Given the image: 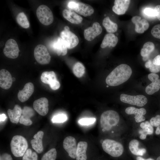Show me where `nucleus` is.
<instances>
[{"label":"nucleus","instance_id":"obj_47","mask_svg":"<svg viewBox=\"0 0 160 160\" xmlns=\"http://www.w3.org/2000/svg\"><path fill=\"white\" fill-rule=\"evenodd\" d=\"M137 160H154L152 158H148L147 159H145L140 156L137 157Z\"/></svg>","mask_w":160,"mask_h":160},{"label":"nucleus","instance_id":"obj_3","mask_svg":"<svg viewBox=\"0 0 160 160\" xmlns=\"http://www.w3.org/2000/svg\"><path fill=\"white\" fill-rule=\"evenodd\" d=\"M10 148L11 152L14 156H23L28 148L27 141L25 137L21 135H15L11 141Z\"/></svg>","mask_w":160,"mask_h":160},{"label":"nucleus","instance_id":"obj_36","mask_svg":"<svg viewBox=\"0 0 160 160\" xmlns=\"http://www.w3.org/2000/svg\"><path fill=\"white\" fill-rule=\"evenodd\" d=\"M67 119V116L65 114H61L54 116L52 121L53 123H62L65 121Z\"/></svg>","mask_w":160,"mask_h":160},{"label":"nucleus","instance_id":"obj_20","mask_svg":"<svg viewBox=\"0 0 160 160\" xmlns=\"http://www.w3.org/2000/svg\"><path fill=\"white\" fill-rule=\"evenodd\" d=\"M130 1V0H115L113 11L118 15L124 14L129 7Z\"/></svg>","mask_w":160,"mask_h":160},{"label":"nucleus","instance_id":"obj_43","mask_svg":"<svg viewBox=\"0 0 160 160\" xmlns=\"http://www.w3.org/2000/svg\"><path fill=\"white\" fill-rule=\"evenodd\" d=\"M152 62L155 65H160V55H158L154 57Z\"/></svg>","mask_w":160,"mask_h":160},{"label":"nucleus","instance_id":"obj_38","mask_svg":"<svg viewBox=\"0 0 160 160\" xmlns=\"http://www.w3.org/2000/svg\"><path fill=\"white\" fill-rule=\"evenodd\" d=\"M95 121V118H83L80 119L79 123L81 125H87L93 124Z\"/></svg>","mask_w":160,"mask_h":160},{"label":"nucleus","instance_id":"obj_18","mask_svg":"<svg viewBox=\"0 0 160 160\" xmlns=\"http://www.w3.org/2000/svg\"><path fill=\"white\" fill-rule=\"evenodd\" d=\"M51 47L58 56H64L67 53V47L63 40L60 37L57 38L51 43Z\"/></svg>","mask_w":160,"mask_h":160},{"label":"nucleus","instance_id":"obj_50","mask_svg":"<svg viewBox=\"0 0 160 160\" xmlns=\"http://www.w3.org/2000/svg\"><path fill=\"white\" fill-rule=\"evenodd\" d=\"M64 30H70V28L68 26H65L64 27Z\"/></svg>","mask_w":160,"mask_h":160},{"label":"nucleus","instance_id":"obj_52","mask_svg":"<svg viewBox=\"0 0 160 160\" xmlns=\"http://www.w3.org/2000/svg\"><path fill=\"white\" fill-rule=\"evenodd\" d=\"M156 160H160V156L157 158Z\"/></svg>","mask_w":160,"mask_h":160},{"label":"nucleus","instance_id":"obj_4","mask_svg":"<svg viewBox=\"0 0 160 160\" xmlns=\"http://www.w3.org/2000/svg\"><path fill=\"white\" fill-rule=\"evenodd\" d=\"M102 146L105 152L113 157L121 156L124 152V147L122 144L111 139H105L102 143Z\"/></svg>","mask_w":160,"mask_h":160},{"label":"nucleus","instance_id":"obj_13","mask_svg":"<svg viewBox=\"0 0 160 160\" xmlns=\"http://www.w3.org/2000/svg\"><path fill=\"white\" fill-rule=\"evenodd\" d=\"M102 31V28L99 23L97 22H95L92 27H89L84 30V37L87 41H91L100 34Z\"/></svg>","mask_w":160,"mask_h":160},{"label":"nucleus","instance_id":"obj_9","mask_svg":"<svg viewBox=\"0 0 160 160\" xmlns=\"http://www.w3.org/2000/svg\"><path fill=\"white\" fill-rule=\"evenodd\" d=\"M41 79L43 83L49 84L51 88L53 90L58 89L60 87V83L53 71L43 72L41 75Z\"/></svg>","mask_w":160,"mask_h":160},{"label":"nucleus","instance_id":"obj_14","mask_svg":"<svg viewBox=\"0 0 160 160\" xmlns=\"http://www.w3.org/2000/svg\"><path fill=\"white\" fill-rule=\"evenodd\" d=\"M148 78L152 83L146 87L145 91L148 94L151 95L158 91L160 89V79H159L158 75L155 73L149 74Z\"/></svg>","mask_w":160,"mask_h":160},{"label":"nucleus","instance_id":"obj_10","mask_svg":"<svg viewBox=\"0 0 160 160\" xmlns=\"http://www.w3.org/2000/svg\"><path fill=\"white\" fill-rule=\"evenodd\" d=\"M19 49L16 41L13 39H10L6 42L3 49V53L7 57L15 59L19 55Z\"/></svg>","mask_w":160,"mask_h":160},{"label":"nucleus","instance_id":"obj_45","mask_svg":"<svg viewBox=\"0 0 160 160\" xmlns=\"http://www.w3.org/2000/svg\"><path fill=\"white\" fill-rule=\"evenodd\" d=\"M152 61L150 60H149L145 64V66L147 68H149L150 67Z\"/></svg>","mask_w":160,"mask_h":160},{"label":"nucleus","instance_id":"obj_2","mask_svg":"<svg viewBox=\"0 0 160 160\" xmlns=\"http://www.w3.org/2000/svg\"><path fill=\"white\" fill-rule=\"evenodd\" d=\"M120 117L116 111L109 110L104 112L101 115L100 123L103 131H108L118 123Z\"/></svg>","mask_w":160,"mask_h":160},{"label":"nucleus","instance_id":"obj_42","mask_svg":"<svg viewBox=\"0 0 160 160\" xmlns=\"http://www.w3.org/2000/svg\"><path fill=\"white\" fill-rule=\"evenodd\" d=\"M0 160H13L11 155L7 153L0 155Z\"/></svg>","mask_w":160,"mask_h":160},{"label":"nucleus","instance_id":"obj_46","mask_svg":"<svg viewBox=\"0 0 160 160\" xmlns=\"http://www.w3.org/2000/svg\"><path fill=\"white\" fill-rule=\"evenodd\" d=\"M0 117L1 122L4 121L7 118L6 115L4 113L1 114Z\"/></svg>","mask_w":160,"mask_h":160},{"label":"nucleus","instance_id":"obj_44","mask_svg":"<svg viewBox=\"0 0 160 160\" xmlns=\"http://www.w3.org/2000/svg\"><path fill=\"white\" fill-rule=\"evenodd\" d=\"M154 9L156 11L157 13V18L160 21V5L156 6Z\"/></svg>","mask_w":160,"mask_h":160},{"label":"nucleus","instance_id":"obj_11","mask_svg":"<svg viewBox=\"0 0 160 160\" xmlns=\"http://www.w3.org/2000/svg\"><path fill=\"white\" fill-rule=\"evenodd\" d=\"M63 146L70 157L73 159L76 158L77 145L76 140L73 137H66L63 140Z\"/></svg>","mask_w":160,"mask_h":160},{"label":"nucleus","instance_id":"obj_23","mask_svg":"<svg viewBox=\"0 0 160 160\" xmlns=\"http://www.w3.org/2000/svg\"><path fill=\"white\" fill-rule=\"evenodd\" d=\"M125 111L129 115L134 114L135 120L136 122H140L145 120L143 115L146 113V111L144 108L138 109L133 107H129L126 109Z\"/></svg>","mask_w":160,"mask_h":160},{"label":"nucleus","instance_id":"obj_51","mask_svg":"<svg viewBox=\"0 0 160 160\" xmlns=\"http://www.w3.org/2000/svg\"><path fill=\"white\" fill-rule=\"evenodd\" d=\"M15 78L14 77L12 78V80L13 81H15Z\"/></svg>","mask_w":160,"mask_h":160},{"label":"nucleus","instance_id":"obj_35","mask_svg":"<svg viewBox=\"0 0 160 160\" xmlns=\"http://www.w3.org/2000/svg\"><path fill=\"white\" fill-rule=\"evenodd\" d=\"M22 160H38V155L35 152L28 149L23 156Z\"/></svg>","mask_w":160,"mask_h":160},{"label":"nucleus","instance_id":"obj_39","mask_svg":"<svg viewBox=\"0 0 160 160\" xmlns=\"http://www.w3.org/2000/svg\"><path fill=\"white\" fill-rule=\"evenodd\" d=\"M143 12L145 15L149 17H155L157 15L155 9L150 8H145L144 9Z\"/></svg>","mask_w":160,"mask_h":160},{"label":"nucleus","instance_id":"obj_25","mask_svg":"<svg viewBox=\"0 0 160 160\" xmlns=\"http://www.w3.org/2000/svg\"><path fill=\"white\" fill-rule=\"evenodd\" d=\"M7 113L10 121L13 123L17 124L19 122L22 113V109L19 105L16 104L13 110H8Z\"/></svg>","mask_w":160,"mask_h":160},{"label":"nucleus","instance_id":"obj_29","mask_svg":"<svg viewBox=\"0 0 160 160\" xmlns=\"http://www.w3.org/2000/svg\"><path fill=\"white\" fill-rule=\"evenodd\" d=\"M140 127L143 129L139 131V133L141 134L140 136V139L145 140L147 135H151L153 133V128L149 121H147L142 122L140 124Z\"/></svg>","mask_w":160,"mask_h":160},{"label":"nucleus","instance_id":"obj_17","mask_svg":"<svg viewBox=\"0 0 160 160\" xmlns=\"http://www.w3.org/2000/svg\"><path fill=\"white\" fill-rule=\"evenodd\" d=\"M34 91V86L33 84L31 82L25 84L23 89L19 90L17 94L19 100L22 102L27 100L33 94Z\"/></svg>","mask_w":160,"mask_h":160},{"label":"nucleus","instance_id":"obj_16","mask_svg":"<svg viewBox=\"0 0 160 160\" xmlns=\"http://www.w3.org/2000/svg\"><path fill=\"white\" fill-rule=\"evenodd\" d=\"M131 21L135 25V31L139 33H143L149 27V24L147 20L145 19H141V17L139 16L133 17Z\"/></svg>","mask_w":160,"mask_h":160},{"label":"nucleus","instance_id":"obj_6","mask_svg":"<svg viewBox=\"0 0 160 160\" xmlns=\"http://www.w3.org/2000/svg\"><path fill=\"white\" fill-rule=\"evenodd\" d=\"M34 55L36 61L40 64H48L50 61L51 56L47 48L43 45L39 44L35 47Z\"/></svg>","mask_w":160,"mask_h":160},{"label":"nucleus","instance_id":"obj_37","mask_svg":"<svg viewBox=\"0 0 160 160\" xmlns=\"http://www.w3.org/2000/svg\"><path fill=\"white\" fill-rule=\"evenodd\" d=\"M151 33L154 37L160 39V24L154 26L151 29Z\"/></svg>","mask_w":160,"mask_h":160},{"label":"nucleus","instance_id":"obj_8","mask_svg":"<svg viewBox=\"0 0 160 160\" xmlns=\"http://www.w3.org/2000/svg\"><path fill=\"white\" fill-rule=\"evenodd\" d=\"M60 36L68 49L74 48L79 43L78 37L70 30L63 31L60 33Z\"/></svg>","mask_w":160,"mask_h":160},{"label":"nucleus","instance_id":"obj_27","mask_svg":"<svg viewBox=\"0 0 160 160\" xmlns=\"http://www.w3.org/2000/svg\"><path fill=\"white\" fill-rule=\"evenodd\" d=\"M87 147L88 144L85 141H81L78 143L76 152V160H87Z\"/></svg>","mask_w":160,"mask_h":160},{"label":"nucleus","instance_id":"obj_5","mask_svg":"<svg viewBox=\"0 0 160 160\" xmlns=\"http://www.w3.org/2000/svg\"><path fill=\"white\" fill-rule=\"evenodd\" d=\"M37 17L39 21L45 25H49L53 21L54 17L52 12L47 6H39L36 10Z\"/></svg>","mask_w":160,"mask_h":160},{"label":"nucleus","instance_id":"obj_28","mask_svg":"<svg viewBox=\"0 0 160 160\" xmlns=\"http://www.w3.org/2000/svg\"><path fill=\"white\" fill-rule=\"evenodd\" d=\"M139 141L136 139L131 140L129 143V148L131 152L133 154L142 156L144 154L146 150L144 148H140Z\"/></svg>","mask_w":160,"mask_h":160},{"label":"nucleus","instance_id":"obj_48","mask_svg":"<svg viewBox=\"0 0 160 160\" xmlns=\"http://www.w3.org/2000/svg\"><path fill=\"white\" fill-rule=\"evenodd\" d=\"M155 133L157 135L160 134V125L157 127Z\"/></svg>","mask_w":160,"mask_h":160},{"label":"nucleus","instance_id":"obj_33","mask_svg":"<svg viewBox=\"0 0 160 160\" xmlns=\"http://www.w3.org/2000/svg\"><path fill=\"white\" fill-rule=\"evenodd\" d=\"M85 68L84 65L81 63H76L73 67V72L74 74L78 78L82 77L85 72Z\"/></svg>","mask_w":160,"mask_h":160},{"label":"nucleus","instance_id":"obj_30","mask_svg":"<svg viewBox=\"0 0 160 160\" xmlns=\"http://www.w3.org/2000/svg\"><path fill=\"white\" fill-rule=\"evenodd\" d=\"M102 24L107 32L109 33H114L117 30V24L112 21L108 16L103 19Z\"/></svg>","mask_w":160,"mask_h":160},{"label":"nucleus","instance_id":"obj_22","mask_svg":"<svg viewBox=\"0 0 160 160\" xmlns=\"http://www.w3.org/2000/svg\"><path fill=\"white\" fill-rule=\"evenodd\" d=\"M44 134L43 131H39L34 135V139L32 140L31 141L33 148L39 153H41L44 150L42 141Z\"/></svg>","mask_w":160,"mask_h":160},{"label":"nucleus","instance_id":"obj_21","mask_svg":"<svg viewBox=\"0 0 160 160\" xmlns=\"http://www.w3.org/2000/svg\"><path fill=\"white\" fill-rule=\"evenodd\" d=\"M12 78L10 73L5 69L0 71V86L5 89H9L12 83Z\"/></svg>","mask_w":160,"mask_h":160},{"label":"nucleus","instance_id":"obj_32","mask_svg":"<svg viewBox=\"0 0 160 160\" xmlns=\"http://www.w3.org/2000/svg\"><path fill=\"white\" fill-rule=\"evenodd\" d=\"M18 24L22 27L27 28L30 27V23L26 15L23 12L19 13L16 17Z\"/></svg>","mask_w":160,"mask_h":160},{"label":"nucleus","instance_id":"obj_41","mask_svg":"<svg viewBox=\"0 0 160 160\" xmlns=\"http://www.w3.org/2000/svg\"><path fill=\"white\" fill-rule=\"evenodd\" d=\"M150 71L153 73H156L160 71V65H156L152 63L149 68Z\"/></svg>","mask_w":160,"mask_h":160},{"label":"nucleus","instance_id":"obj_53","mask_svg":"<svg viewBox=\"0 0 160 160\" xmlns=\"http://www.w3.org/2000/svg\"><path fill=\"white\" fill-rule=\"evenodd\" d=\"M108 87V85H107V87Z\"/></svg>","mask_w":160,"mask_h":160},{"label":"nucleus","instance_id":"obj_15","mask_svg":"<svg viewBox=\"0 0 160 160\" xmlns=\"http://www.w3.org/2000/svg\"><path fill=\"white\" fill-rule=\"evenodd\" d=\"M48 101L44 97H42L34 101L33 107L34 109L40 115L45 116L48 112Z\"/></svg>","mask_w":160,"mask_h":160},{"label":"nucleus","instance_id":"obj_1","mask_svg":"<svg viewBox=\"0 0 160 160\" xmlns=\"http://www.w3.org/2000/svg\"><path fill=\"white\" fill-rule=\"evenodd\" d=\"M132 71L128 65L122 64L115 68L107 77L105 81L108 85L116 86L127 81L130 77Z\"/></svg>","mask_w":160,"mask_h":160},{"label":"nucleus","instance_id":"obj_24","mask_svg":"<svg viewBox=\"0 0 160 160\" xmlns=\"http://www.w3.org/2000/svg\"><path fill=\"white\" fill-rule=\"evenodd\" d=\"M62 14L65 19L72 23L79 24L82 21V17L72 10L64 9Z\"/></svg>","mask_w":160,"mask_h":160},{"label":"nucleus","instance_id":"obj_19","mask_svg":"<svg viewBox=\"0 0 160 160\" xmlns=\"http://www.w3.org/2000/svg\"><path fill=\"white\" fill-rule=\"evenodd\" d=\"M34 113L32 108L28 106H24L22 109V113L19 120L20 124L25 126L32 124V122L30 118L34 115Z\"/></svg>","mask_w":160,"mask_h":160},{"label":"nucleus","instance_id":"obj_34","mask_svg":"<svg viewBox=\"0 0 160 160\" xmlns=\"http://www.w3.org/2000/svg\"><path fill=\"white\" fill-rule=\"evenodd\" d=\"M57 154L56 149L52 148L43 155L41 160H55Z\"/></svg>","mask_w":160,"mask_h":160},{"label":"nucleus","instance_id":"obj_49","mask_svg":"<svg viewBox=\"0 0 160 160\" xmlns=\"http://www.w3.org/2000/svg\"><path fill=\"white\" fill-rule=\"evenodd\" d=\"M149 57V56L143 57V59L144 61H146L148 59Z\"/></svg>","mask_w":160,"mask_h":160},{"label":"nucleus","instance_id":"obj_12","mask_svg":"<svg viewBox=\"0 0 160 160\" xmlns=\"http://www.w3.org/2000/svg\"><path fill=\"white\" fill-rule=\"evenodd\" d=\"M72 10L78 14L84 17L90 16L94 12L93 8L90 5L81 2L75 1Z\"/></svg>","mask_w":160,"mask_h":160},{"label":"nucleus","instance_id":"obj_31","mask_svg":"<svg viewBox=\"0 0 160 160\" xmlns=\"http://www.w3.org/2000/svg\"><path fill=\"white\" fill-rule=\"evenodd\" d=\"M155 46L151 42L148 41L145 43L142 48L140 54L143 57L149 56L150 55L154 50Z\"/></svg>","mask_w":160,"mask_h":160},{"label":"nucleus","instance_id":"obj_40","mask_svg":"<svg viewBox=\"0 0 160 160\" xmlns=\"http://www.w3.org/2000/svg\"><path fill=\"white\" fill-rule=\"evenodd\" d=\"M151 125L154 127H157L160 125V115H157L155 117L152 118L150 120Z\"/></svg>","mask_w":160,"mask_h":160},{"label":"nucleus","instance_id":"obj_26","mask_svg":"<svg viewBox=\"0 0 160 160\" xmlns=\"http://www.w3.org/2000/svg\"><path fill=\"white\" fill-rule=\"evenodd\" d=\"M118 41V39L116 36L112 33L106 34L102 41L100 47L102 48H105L107 46L110 47H115Z\"/></svg>","mask_w":160,"mask_h":160},{"label":"nucleus","instance_id":"obj_7","mask_svg":"<svg viewBox=\"0 0 160 160\" xmlns=\"http://www.w3.org/2000/svg\"><path fill=\"white\" fill-rule=\"evenodd\" d=\"M120 100L124 103L138 106H143L147 103V98L142 95L132 96L122 94L120 96Z\"/></svg>","mask_w":160,"mask_h":160}]
</instances>
